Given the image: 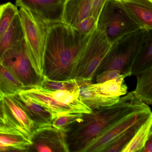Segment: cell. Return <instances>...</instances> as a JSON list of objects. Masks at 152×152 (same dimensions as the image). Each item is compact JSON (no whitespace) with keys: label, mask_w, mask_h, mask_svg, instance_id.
<instances>
[{"label":"cell","mask_w":152,"mask_h":152,"mask_svg":"<svg viewBox=\"0 0 152 152\" xmlns=\"http://www.w3.org/2000/svg\"><path fill=\"white\" fill-rule=\"evenodd\" d=\"M0 63L23 83L26 90L39 86L43 76L38 75L33 67L24 38L6 51Z\"/></svg>","instance_id":"8992f818"},{"label":"cell","mask_w":152,"mask_h":152,"mask_svg":"<svg viewBox=\"0 0 152 152\" xmlns=\"http://www.w3.org/2000/svg\"><path fill=\"white\" fill-rule=\"evenodd\" d=\"M140 152H152V132L149 134Z\"/></svg>","instance_id":"d6a6232c"},{"label":"cell","mask_w":152,"mask_h":152,"mask_svg":"<svg viewBox=\"0 0 152 152\" xmlns=\"http://www.w3.org/2000/svg\"><path fill=\"white\" fill-rule=\"evenodd\" d=\"M90 35L80 34L62 22L48 25L43 55V76L56 81L74 79L78 59Z\"/></svg>","instance_id":"6da1fadb"},{"label":"cell","mask_w":152,"mask_h":152,"mask_svg":"<svg viewBox=\"0 0 152 152\" xmlns=\"http://www.w3.org/2000/svg\"><path fill=\"white\" fill-rule=\"evenodd\" d=\"M148 32V31L139 29L112 44L96 75L109 70H117L122 74H131L132 62L143 45Z\"/></svg>","instance_id":"3957f363"},{"label":"cell","mask_w":152,"mask_h":152,"mask_svg":"<svg viewBox=\"0 0 152 152\" xmlns=\"http://www.w3.org/2000/svg\"><path fill=\"white\" fill-rule=\"evenodd\" d=\"M29 58L36 72L43 76L45 40L48 25L23 8L18 10Z\"/></svg>","instance_id":"5b68a950"},{"label":"cell","mask_w":152,"mask_h":152,"mask_svg":"<svg viewBox=\"0 0 152 152\" xmlns=\"http://www.w3.org/2000/svg\"><path fill=\"white\" fill-rule=\"evenodd\" d=\"M66 132L50 126L36 129L27 152H69Z\"/></svg>","instance_id":"ba28073f"},{"label":"cell","mask_w":152,"mask_h":152,"mask_svg":"<svg viewBox=\"0 0 152 152\" xmlns=\"http://www.w3.org/2000/svg\"><path fill=\"white\" fill-rule=\"evenodd\" d=\"M45 90L58 102L69 106L79 113H89L92 111L82 101L80 96V88L72 91L66 90Z\"/></svg>","instance_id":"44dd1931"},{"label":"cell","mask_w":152,"mask_h":152,"mask_svg":"<svg viewBox=\"0 0 152 152\" xmlns=\"http://www.w3.org/2000/svg\"><path fill=\"white\" fill-rule=\"evenodd\" d=\"M148 107L136 98L131 92L120 98L114 104L83 113L81 121L66 132L69 152H82L92 140L114 123L130 113Z\"/></svg>","instance_id":"7a4b0ae2"},{"label":"cell","mask_w":152,"mask_h":152,"mask_svg":"<svg viewBox=\"0 0 152 152\" xmlns=\"http://www.w3.org/2000/svg\"><path fill=\"white\" fill-rule=\"evenodd\" d=\"M3 96V95L1 93V91L0 89V121H1L2 122L5 124L10 125L8 121L7 117V114H6L5 107H4Z\"/></svg>","instance_id":"1f68e13d"},{"label":"cell","mask_w":152,"mask_h":152,"mask_svg":"<svg viewBox=\"0 0 152 152\" xmlns=\"http://www.w3.org/2000/svg\"><path fill=\"white\" fill-rule=\"evenodd\" d=\"M3 99L9 124L31 141L33 134L37 129L34 123L10 96L3 95Z\"/></svg>","instance_id":"7c38bea8"},{"label":"cell","mask_w":152,"mask_h":152,"mask_svg":"<svg viewBox=\"0 0 152 152\" xmlns=\"http://www.w3.org/2000/svg\"><path fill=\"white\" fill-rule=\"evenodd\" d=\"M39 87L47 90L69 91H73L80 88V85L75 79L64 81H56L50 80L43 76Z\"/></svg>","instance_id":"484cf974"},{"label":"cell","mask_w":152,"mask_h":152,"mask_svg":"<svg viewBox=\"0 0 152 152\" xmlns=\"http://www.w3.org/2000/svg\"><path fill=\"white\" fill-rule=\"evenodd\" d=\"M107 0H91L92 17L97 21L98 18Z\"/></svg>","instance_id":"4dcf8cb0"},{"label":"cell","mask_w":152,"mask_h":152,"mask_svg":"<svg viewBox=\"0 0 152 152\" xmlns=\"http://www.w3.org/2000/svg\"><path fill=\"white\" fill-rule=\"evenodd\" d=\"M10 128H13V127L9 124H5L2 122L1 121H0V130L5 129H8Z\"/></svg>","instance_id":"836d02e7"},{"label":"cell","mask_w":152,"mask_h":152,"mask_svg":"<svg viewBox=\"0 0 152 152\" xmlns=\"http://www.w3.org/2000/svg\"><path fill=\"white\" fill-rule=\"evenodd\" d=\"M152 115H150L137 131L122 152H140L150 133L152 132Z\"/></svg>","instance_id":"d4e9b609"},{"label":"cell","mask_w":152,"mask_h":152,"mask_svg":"<svg viewBox=\"0 0 152 152\" xmlns=\"http://www.w3.org/2000/svg\"><path fill=\"white\" fill-rule=\"evenodd\" d=\"M31 142L14 128L0 130V152H28Z\"/></svg>","instance_id":"e0dca14e"},{"label":"cell","mask_w":152,"mask_h":152,"mask_svg":"<svg viewBox=\"0 0 152 152\" xmlns=\"http://www.w3.org/2000/svg\"><path fill=\"white\" fill-rule=\"evenodd\" d=\"M91 0H65L62 22L74 28L83 19L91 16Z\"/></svg>","instance_id":"9a60e30c"},{"label":"cell","mask_w":152,"mask_h":152,"mask_svg":"<svg viewBox=\"0 0 152 152\" xmlns=\"http://www.w3.org/2000/svg\"><path fill=\"white\" fill-rule=\"evenodd\" d=\"M124 74L117 70H109L103 71L102 72L96 75L97 83H102L107 81L119 78Z\"/></svg>","instance_id":"f546056e"},{"label":"cell","mask_w":152,"mask_h":152,"mask_svg":"<svg viewBox=\"0 0 152 152\" xmlns=\"http://www.w3.org/2000/svg\"><path fill=\"white\" fill-rule=\"evenodd\" d=\"M82 115L81 113L65 114L54 119L52 121V126L66 132L75 124L81 121Z\"/></svg>","instance_id":"83f0119b"},{"label":"cell","mask_w":152,"mask_h":152,"mask_svg":"<svg viewBox=\"0 0 152 152\" xmlns=\"http://www.w3.org/2000/svg\"><path fill=\"white\" fill-rule=\"evenodd\" d=\"M80 96L82 101L91 110L108 106L117 103L119 98H108L97 95L88 88L86 83L80 84Z\"/></svg>","instance_id":"603a6c76"},{"label":"cell","mask_w":152,"mask_h":152,"mask_svg":"<svg viewBox=\"0 0 152 152\" xmlns=\"http://www.w3.org/2000/svg\"><path fill=\"white\" fill-rule=\"evenodd\" d=\"M0 89L3 95L13 96L26 90L23 83L0 63Z\"/></svg>","instance_id":"cb8c5ba5"},{"label":"cell","mask_w":152,"mask_h":152,"mask_svg":"<svg viewBox=\"0 0 152 152\" xmlns=\"http://www.w3.org/2000/svg\"><path fill=\"white\" fill-rule=\"evenodd\" d=\"M137 84L132 91L134 96L148 105L152 104V66L136 75Z\"/></svg>","instance_id":"ffe728a7"},{"label":"cell","mask_w":152,"mask_h":152,"mask_svg":"<svg viewBox=\"0 0 152 152\" xmlns=\"http://www.w3.org/2000/svg\"><path fill=\"white\" fill-rule=\"evenodd\" d=\"M131 75L126 73L116 79L107 81L102 83H86L88 88L100 96L108 98H119L127 93L128 87L124 79Z\"/></svg>","instance_id":"2e32d148"},{"label":"cell","mask_w":152,"mask_h":152,"mask_svg":"<svg viewBox=\"0 0 152 152\" xmlns=\"http://www.w3.org/2000/svg\"><path fill=\"white\" fill-rule=\"evenodd\" d=\"M24 38L23 30L20 15L18 13L7 30L0 37V62L6 51Z\"/></svg>","instance_id":"ac0fdd59"},{"label":"cell","mask_w":152,"mask_h":152,"mask_svg":"<svg viewBox=\"0 0 152 152\" xmlns=\"http://www.w3.org/2000/svg\"><path fill=\"white\" fill-rule=\"evenodd\" d=\"M151 115L152 113L141 117L136 123L125 130L109 143L101 152H122L131 140L141 124Z\"/></svg>","instance_id":"7402d4cb"},{"label":"cell","mask_w":152,"mask_h":152,"mask_svg":"<svg viewBox=\"0 0 152 152\" xmlns=\"http://www.w3.org/2000/svg\"><path fill=\"white\" fill-rule=\"evenodd\" d=\"M65 0H16L17 7L35 14L48 25L62 22Z\"/></svg>","instance_id":"30bf717a"},{"label":"cell","mask_w":152,"mask_h":152,"mask_svg":"<svg viewBox=\"0 0 152 152\" xmlns=\"http://www.w3.org/2000/svg\"><path fill=\"white\" fill-rule=\"evenodd\" d=\"M152 66V32H148L145 39L136 55L131 67V75H136Z\"/></svg>","instance_id":"d6986e66"},{"label":"cell","mask_w":152,"mask_h":152,"mask_svg":"<svg viewBox=\"0 0 152 152\" xmlns=\"http://www.w3.org/2000/svg\"><path fill=\"white\" fill-rule=\"evenodd\" d=\"M97 28V22L92 16L80 22L74 29L83 35H89Z\"/></svg>","instance_id":"f1b7e54d"},{"label":"cell","mask_w":152,"mask_h":152,"mask_svg":"<svg viewBox=\"0 0 152 152\" xmlns=\"http://www.w3.org/2000/svg\"><path fill=\"white\" fill-rule=\"evenodd\" d=\"M18 13L17 7L11 2L0 5V37L7 30Z\"/></svg>","instance_id":"4316f807"},{"label":"cell","mask_w":152,"mask_h":152,"mask_svg":"<svg viewBox=\"0 0 152 152\" xmlns=\"http://www.w3.org/2000/svg\"><path fill=\"white\" fill-rule=\"evenodd\" d=\"M112 44L97 28L91 34L78 59L75 78L78 84L91 83Z\"/></svg>","instance_id":"277c9868"},{"label":"cell","mask_w":152,"mask_h":152,"mask_svg":"<svg viewBox=\"0 0 152 152\" xmlns=\"http://www.w3.org/2000/svg\"><path fill=\"white\" fill-rule=\"evenodd\" d=\"M10 96L23 109L34 123L37 129L52 125L53 120L52 115L44 107L20 93Z\"/></svg>","instance_id":"5bb4252c"},{"label":"cell","mask_w":152,"mask_h":152,"mask_svg":"<svg viewBox=\"0 0 152 152\" xmlns=\"http://www.w3.org/2000/svg\"><path fill=\"white\" fill-rule=\"evenodd\" d=\"M151 113L152 112L148 107L145 109L134 111L122 117L92 140L82 152H101L125 130L136 123L141 117Z\"/></svg>","instance_id":"9c48e42d"},{"label":"cell","mask_w":152,"mask_h":152,"mask_svg":"<svg viewBox=\"0 0 152 152\" xmlns=\"http://www.w3.org/2000/svg\"><path fill=\"white\" fill-rule=\"evenodd\" d=\"M140 29L152 31V0H112Z\"/></svg>","instance_id":"8fae6325"},{"label":"cell","mask_w":152,"mask_h":152,"mask_svg":"<svg viewBox=\"0 0 152 152\" xmlns=\"http://www.w3.org/2000/svg\"><path fill=\"white\" fill-rule=\"evenodd\" d=\"M20 93L45 107L51 114L53 120L65 114L79 113L69 106L58 102L39 86L25 90Z\"/></svg>","instance_id":"4fadbf2b"},{"label":"cell","mask_w":152,"mask_h":152,"mask_svg":"<svg viewBox=\"0 0 152 152\" xmlns=\"http://www.w3.org/2000/svg\"><path fill=\"white\" fill-rule=\"evenodd\" d=\"M97 29L104 32L112 44L140 29L112 0H107L105 3L97 21Z\"/></svg>","instance_id":"52a82bcc"}]
</instances>
